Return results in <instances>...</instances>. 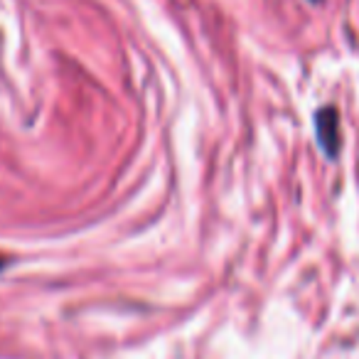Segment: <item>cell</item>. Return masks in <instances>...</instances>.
<instances>
[{"label":"cell","mask_w":359,"mask_h":359,"mask_svg":"<svg viewBox=\"0 0 359 359\" xmlns=\"http://www.w3.org/2000/svg\"><path fill=\"white\" fill-rule=\"evenodd\" d=\"M0 269H3V261H0Z\"/></svg>","instance_id":"2"},{"label":"cell","mask_w":359,"mask_h":359,"mask_svg":"<svg viewBox=\"0 0 359 359\" xmlns=\"http://www.w3.org/2000/svg\"><path fill=\"white\" fill-rule=\"evenodd\" d=\"M318 138L320 145L325 148L327 155L337 153L339 145V128H337V114L332 109H325L318 114Z\"/></svg>","instance_id":"1"}]
</instances>
